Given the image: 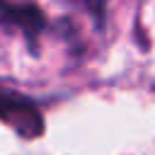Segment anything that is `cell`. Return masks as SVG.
<instances>
[{
    "label": "cell",
    "instance_id": "cell-1",
    "mask_svg": "<svg viewBox=\"0 0 155 155\" xmlns=\"http://www.w3.org/2000/svg\"><path fill=\"white\" fill-rule=\"evenodd\" d=\"M0 119L7 121L15 131L24 133L27 138H31L41 131V116L34 109V104L2 87H0Z\"/></svg>",
    "mask_w": 155,
    "mask_h": 155
}]
</instances>
